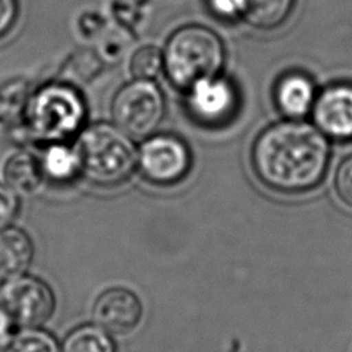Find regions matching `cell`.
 I'll return each mask as SVG.
<instances>
[{"label":"cell","instance_id":"obj_6","mask_svg":"<svg viewBox=\"0 0 352 352\" xmlns=\"http://www.w3.org/2000/svg\"><path fill=\"white\" fill-rule=\"evenodd\" d=\"M0 305L15 327H41L54 315L56 300L47 282L25 272L1 280Z\"/></svg>","mask_w":352,"mask_h":352},{"label":"cell","instance_id":"obj_20","mask_svg":"<svg viewBox=\"0 0 352 352\" xmlns=\"http://www.w3.org/2000/svg\"><path fill=\"white\" fill-rule=\"evenodd\" d=\"M206 7L219 21L236 22L242 19L243 0H206Z\"/></svg>","mask_w":352,"mask_h":352},{"label":"cell","instance_id":"obj_2","mask_svg":"<svg viewBox=\"0 0 352 352\" xmlns=\"http://www.w3.org/2000/svg\"><path fill=\"white\" fill-rule=\"evenodd\" d=\"M162 55L164 76L182 92L201 78L223 73L227 60L223 38L199 23L176 29L162 47Z\"/></svg>","mask_w":352,"mask_h":352},{"label":"cell","instance_id":"obj_4","mask_svg":"<svg viewBox=\"0 0 352 352\" xmlns=\"http://www.w3.org/2000/svg\"><path fill=\"white\" fill-rule=\"evenodd\" d=\"M88 109L81 92L66 82H47L29 99L25 122L30 136L45 144L67 142L85 126Z\"/></svg>","mask_w":352,"mask_h":352},{"label":"cell","instance_id":"obj_3","mask_svg":"<svg viewBox=\"0 0 352 352\" xmlns=\"http://www.w3.org/2000/svg\"><path fill=\"white\" fill-rule=\"evenodd\" d=\"M76 148L81 160V173L99 187H116L126 182L138 168L135 139L113 122L85 125L77 135Z\"/></svg>","mask_w":352,"mask_h":352},{"label":"cell","instance_id":"obj_9","mask_svg":"<svg viewBox=\"0 0 352 352\" xmlns=\"http://www.w3.org/2000/svg\"><path fill=\"white\" fill-rule=\"evenodd\" d=\"M311 117L330 142L352 143V82L338 81L319 91Z\"/></svg>","mask_w":352,"mask_h":352},{"label":"cell","instance_id":"obj_7","mask_svg":"<svg viewBox=\"0 0 352 352\" xmlns=\"http://www.w3.org/2000/svg\"><path fill=\"white\" fill-rule=\"evenodd\" d=\"M192 157L188 144L173 133L155 132L138 146V170L155 186H172L190 172Z\"/></svg>","mask_w":352,"mask_h":352},{"label":"cell","instance_id":"obj_14","mask_svg":"<svg viewBox=\"0 0 352 352\" xmlns=\"http://www.w3.org/2000/svg\"><path fill=\"white\" fill-rule=\"evenodd\" d=\"M3 182L18 195L36 192L44 182L38 155L28 150L12 153L3 165Z\"/></svg>","mask_w":352,"mask_h":352},{"label":"cell","instance_id":"obj_19","mask_svg":"<svg viewBox=\"0 0 352 352\" xmlns=\"http://www.w3.org/2000/svg\"><path fill=\"white\" fill-rule=\"evenodd\" d=\"M334 191L338 199L352 209V154L342 158L336 169Z\"/></svg>","mask_w":352,"mask_h":352},{"label":"cell","instance_id":"obj_10","mask_svg":"<svg viewBox=\"0 0 352 352\" xmlns=\"http://www.w3.org/2000/svg\"><path fill=\"white\" fill-rule=\"evenodd\" d=\"M142 318L140 298L122 286L103 290L92 305V322L113 337L129 336L139 327Z\"/></svg>","mask_w":352,"mask_h":352},{"label":"cell","instance_id":"obj_21","mask_svg":"<svg viewBox=\"0 0 352 352\" xmlns=\"http://www.w3.org/2000/svg\"><path fill=\"white\" fill-rule=\"evenodd\" d=\"M19 210V195L4 182H0V228L12 224Z\"/></svg>","mask_w":352,"mask_h":352},{"label":"cell","instance_id":"obj_17","mask_svg":"<svg viewBox=\"0 0 352 352\" xmlns=\"http://www.w3.org/2000/svg\"><path fill=\"white\" fill-rule=\"evenodd\" d=\"M0 352H60V344L41 327H18L0 342Z\"/></svg>","mask_w":352,"mask_h":352},{"label":"cell","instance_id":"obj_22","mask_svg":"<svg viewBox=\"0 0 352 352\" xmlns=\"http://www.w3.org/2000/svg\"><path fill=\"white\" fill-rule=\"evenodd\" d=\"M18 0H0V40L11 33L18 22Z\"/></svg>","mask_w":352,"mask_h":352},{"label":"cell","instance_id":"obj_11","mask_svg":"<svg viewBox=\"0 0 352 352\" xmlns=\"http://www.w3.org/2000/svg\"><path fill=\"white\" fill-rule=\"evenodd\" d=\"M316 95L314 80L304 72L292 70L276 80L272 99L283 118L304 120L311 114Z\"/></svg>","mask_w":352,"mask_h":352},{"label":"cell","instance_id":"obj_13","mask_svg":"<svg viewBox=\"0 0 352 352\" xmlns=\"http://www.w3.org/2000/svg\"><path fill=\"white\" fill-rule=\"evenodd\" d=\"M38 158L44 180L55 184H67L82 176L78 151L76 146H70L67 142L48 143Z\"/></svg>","mask_w":352,"mask_h":352},{"label":"cell","instance_id":"obj_5","mask_svg":"<svg viewBox=\"0 0 352 352\" xmlns=\"http://www.w3.org/2000/svg\"><path fill=\"white\" fill-rule=\"evenodd\" d=\"M165 113V95L154 80L131 78L116 91L110 103L111 122L135 140L155 133Z\"/></svg>","mask_w":352,"mask_h":352},{"label":"cell","instance_id":"obj_12","mask_svg":"<svg viewBox=\"0 0 352 352\" xmlns=\"http://www.w3.org/2000/svg\"><path fill=\"white\" fill-rule=\"evenodd\" d=\"M34 245L26 231L12 224L0 228V280L28 272Z\"/></svg>","mask_w":352,"mask_h":352},{"label":"cell","instance_id":"obj_16","mask_svg":"<svg viewBox=\"0 0 352 352\" xmlns=\"http://www.w3.org/2000/svg\"><path fill=\"white\" fill-rule=\"evenodd\" d=\"M60 352H116L113 336L94 322L70 330L60 342Z\"/></svg>","mask_w":352,"mask_h":352},{"label":"cell","instance_id":"obj_1","mask_svg":"<svg viewBox=\"0 0 352 352\" xmlns=\"http://www.w3.org/2000/svg\"><path fill=\"white\" fill-rule=\"evenodd\" d=\"M331 154V142L314 122L283 118L256 136L250 164L257 180L268 190L302 195L323 183Z\"/></svg>","mask_w":352,"mask_h":352},{"label":"cell","instance_id":"obj_23","mask_svg":"<svg viewBox=\"0 0 352 352\" xmlns=\"http://www.w3.org/2000/svg\"><path fill=\"white\" fill-rule=\"evenodd\" d=\"M15 324L12 322V319L10 318V315L6 312V309L0 305V342L8 337L11 334V331L14 330Z\"/></svg>","mask_w":352,"mask_h":352},{"label":"cell","instance_id":"obj_15","mask_svg":"<svg viewBox=\"0 0 352 352\" xmlns=\"http://www.w3.org/2000/svg\"><path fill=\"white\" fill-rule=\"evenodd\" d=\"M294 0H243L242 22L257 30H274L290 16Z\"/></svg>","mask_w":352,"mask_h":352},{"label":"cell","instance_id":"obj_8","mask_svg":"<svg viewBox=\"0 0 352 352\" xmlns=\"http://www.w3.org/2000/svg\"><path fill=\"white\" fill-rule=\"evenodd\" d=\"M183 94L187 113L195 122L205 126L226 124L238 109L236 87L223 73L195 81Z\"/></svg>","mask_w":352,"mask_h":352},{"label":"cell","instance_id":"obj_18","mask_svg":"<svg viewBox=\"0 0 352 352\" xmlns=\"http://www.w3.org/2000/svg\"><path fill=\"white\" fill-rule=\"evenodd\" d=\"M128 72L131 78L157 80L164 74L162 48L155 44H143L138 47L128 59Z\"/></svg>","mask_w":352,"mask_h":352}]
</instances>
